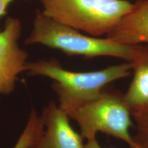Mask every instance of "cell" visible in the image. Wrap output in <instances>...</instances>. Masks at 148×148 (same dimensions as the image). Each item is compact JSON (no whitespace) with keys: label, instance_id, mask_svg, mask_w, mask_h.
<instances>
[{"label":"cell","instance_id":"6da1fadb","mask_svg":"<svg viewBox=\"0 0 148 148\" xmlns=\"http://www.w3.org/2000/svg\"><path fill=\"white\" fill-rule=\"evenodd\" d=\"M30 75H42L52 79V88L58 97L59 107L67 114L95 99L110 83L130 75V62L109 66L88 72H75L64 69L56 59L27 62Z\"/></svg>","mask_w":148,"mask_h":148},{"label":"cell","instance_id":"7a4b0ae2","mask_svg":"<svg viewBox=\"0 0 148 148\" xmlns=\"http://www.w3.org/2000/svg\"><path fill=\"white\" fill-rule=\"evenodd\" d=\"M25 44H41L68 55L86 58L110 56L131 62L135 45H125L105 38L86 36L76 29L61 23L42 11L36 12L30 34Z\"/></svg>","mask_w":148,"mask_h":148},{"label":"cell","instance_id":"3957f363","mask_svg":"<svg viewBox=\"0 0 148 148\" xmlns=\"http://www.w3.org/2000/svg\"><path fill=\"white\" fill-rule=\"evenodd\" d=\"M42 12L92 36L108 35L133 7L127 0H38Z\"/></svg>","mask_w":148,"mask_h":148},{"label":"cell","instance_id":"277c9868","mask_svg":"<svg viewBox=\"0 0 148 148\" xmlns=\"http://www.w3.org/2000/svg\"><path fill=\"white\" fill-rule=\"evenodd\" d=\"M68 116L77 122L86 140L95 139L101 132L123 140L129 148H138L130 131L133 125L132 112L121 92L103 90Z\"/></svg>","mask_w":148,"mask_h":148},{"label":"cell","instance_id":"5b68a950","mask_svg":"<svg viewBox=\"0 0 148 148\" xmlns=\"http://www.w3.org/2000/svg\"><path fill=\"white\" fill-rule=\"evenodd\" d=\"M21 30V21L13 17H8L0 27V93H10L18 74L27 69L28 54L18 42Z\"/></svg>","mask_w":148,"mask_h":148},{"label":"cell","instance_id":"8992f818","mask_svg":"<svg viewBox=\"0 0 148 148\" xmlns=\"http://www.w3.org/2000/svg\"><path fill=\"white\" fill-rule=\"evenodd\" d=\"M40 118L45 130L33 148H85L82 135L74 130L69 116L54 102L43 109Z\"/></svg>","mask_w":148,"mask_h":148},{"label":"cell","instance_id":"52a82bcc","mask_svg":"<svg viewBox=\"0 0 148 148\" xmlns=\"http://www.w3.org/2000/svg\"><path fill=\"white\" fill-rule=\"evenodd\" d=\"M131 63L133 78L124 98L132 116L148 113V44L135 45Z\"/></svg>","mask_w":148,"mask_h":148},{"label":"cell","instance_id":"ba28073f","mask_svg":"<svg viewBox=\"0 0 148 148\" xmlns=\"http://www.w3.org/2000/svg\"><path fill=\"white\" fill-rule=\"evenodd\" d=\"M106 37L125 45L148 44V0L133 3L131 10Z\"/></svg>","mask_w":148,"mask_h":148},{"label":"cell","instance_id":"9c48e42d","mask_svg":"<svg viewBox=\"0 0 148 148\" xmlns=\"http://www.w3.org/2000/svg\"><path fill=\"white\" fill-rule=\"evenodd\" d=\"M44 125L40 116L32 109L26 126L13 148H33L41 138Z\"/></svg>","mask_w":148,"mask_h":148},{"label":"cell","instance_id":"30bf717a","mask_svg":"<svg viewBox=\"0 0 148 148\" xmlns=\"http://www.w3.org/2000/svg\"><path fill=\"white\" fill-rule=\"evenodd\" d=\"M136 132L133 138L138 148H148V113L132 116Z\"/></svg>","mask_w":148,"mask_h":148},{"label":"cell","instance_id":"8fae6325","mask_svg":"<svg viewBox=\"0 0 148 148\" xmlns=\"http://www.w3.org/2000/svg\"><path fill=\"white\" fill-rule=\"evenodd\" d=\"M15 0H0V16L5 15L9 5Z\"/></svg>","mask_w":148,"mask_h":148},{"label":"cell","instance_id":"7c38bea8","mask_svg":"<svg viewBox=\"0 0 148 148\" xmlns=\"http://www.w3.org/2000/svg\"><path fill=\"white\" fill-rule=\"evenodd\" d=\"M85 148H105V147H101V146L99 145V143L97 142V139L95 138V139L87 140L86 143H85Z\"/></svg>","mask_w":148,"mask_h":148}]
</instances>
